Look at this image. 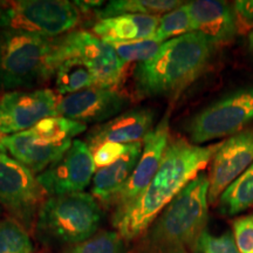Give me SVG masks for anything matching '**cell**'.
Returning a JSON list of instances; mask_svg holds the SVG:
<instances>
[{
  "label": "cell",
  "mask_w": 253,
  "mask_h": 253,
  "mask_svg": "<svg viewBox=\"0 0 253 253\" xmlns=\"http://www.w3.org/2000/svg\"><path fill=\"white\" fill-rule=\"evenodd\" d=\"M221 145H197L184 138L169 142L149 185L137 198L114 211L113 226L123 240H132L149 229L162 211L211 162Z\"/></svg>",
  "instance_id": "obj_1"
},
{
  "label": "cell",
  "mask_w": 253,
  "mask_h": 253,
  "mask_svg": "<svg viewBox=\"0 0 253 253\" xmlns=\"http://www.w3.org/2000/svg\"><path fill=\"white\" fill-rule=\"evenodd\" d=\"M216 48L196 32L166 41L154 58L136 66L135 94L142 99L178 96L207 71Z\"/></svg>",
  "instance_id": "obj_2"
},
{
  "label": "cell",
  "mask_w": 253,
  "mask_h": 253,
  "mask_svg": "<svg viewBox=\"0 0 253 253\" xmlns=\"http://www.w3.org/2000/svg\"><path fill=\"white\" fill-rule=\"evenodd\" d=\"M208 196L209 177L199 173L145 231L140 253H188L207 226Z\"/></svg>",
  "instance_id": "obj_3"
},
{
  "label": "cell",
  "mask_w": 253,
  "mask_h": 253,
  "mask_svg": "<svg viewBox=\"0 0 253 253\" xmlns=\"http://www.w3.org/2000/svg\"><path fill=\"white\" fill-rule=\"evenodd\" d=\"M55 39L0 31V91L30 89L55 73Z\"/></svg>",
  "instance_id": "obj_4"
},
{
  "label": "cell",
  "mask_w": 253,
  "mask_h": 253,
  "mask_svg": "<svg viewBox=\"0 0 253 253\" xmlns=\"http://www.w3.org/2000/svg\"><path fill=\"white\" fill-rule=\"evenodd\" d=\"M102 210L91 194L77 192L48 196L37 217L42 238L63 245H77L97 233Z\"/></svg>",
  "instance_id": "obj_5"
},
{
  "label": "cell",
  "mask_w": 253,
  "mask_h": 253,
  "mask_svg": "<svg viewBox=\"0 0 253 253\" xmlns=\"http://www.w3.org/2000/svg\"><path fill=\"white\" fill-rule=\"evenodd\" d=\"M80 14L74 1L67 0H0V31L55 39L74 30Z\"/></svg>",
  "instance_id": "obj_6"
},
{
  "label": "cell",
  "mask_w": 253,
  "mask_h": 253,
  "mask_svg": "<svg viewBox=\"0 0 253 253\" xmlns=\"http://www.w3.org/2000/svg\"><path fill=\"white\" fill-rule=\"evenodd\" d=\"M253 121V84L224 95L190 120L191 143L201 145L244 130Z\"/></svg>",
  "instance_id": "obj_7"
},
{
  "label": "cell",
  "mask_w": 253,
  "mask_h": 253,
  "mask_svg": "<svg viewBox=\"0 0 253 253\" xmlns=\"http://www.w3.org/2000/svg\"><path fill=\"white\" fill-rule=\"evenodd\" d=\"M79 59L96 77L97 87L116 89L125 74L126 63L110 43L86 31H72L56 38L55 67L66 59ZM56 69V68H55Z\"/></svg>",
  "instance_id": "obj_8"
},
{
  "label": "cell",
  "mask_w": 253,
  "mask_h": 253,
  "mask_svg": "<svg viewBox=\"0 0 253 253\" xmlns=\"http://www.w3.org/2000/svg\"><path fill=\"white\" fill-rule=\"evenodd\" d=\"M47 197L37 176L28 168L0 153V207L9 216L27 230L31 229Z\"/></svg>",
  "instance_id": "obj_9"
},
{
  "label": "cell",
  "mask_w": 253,
  "mask_h": 253,
  "mask_svg": "<svg viewBox=\"0 0 253 253\" xmlns=\"http://www.w3.org/2000/svg\"><path fill=\"white\" fill-rule=\"evenodd\" d=\"M58 101L50 89L6 91L0 96V135L30 130L43 119L58 116Z\"/></svg>",
  "instance_id": "obj_10"
},
{
  "label": "cell",
  "mask_w": 253,
  "mask_h": 253,
  "mask_svg": "<svg viewBox=\"0 0 253 253\" xmlns=\"http://www.w3.org/2000/svg\"><path fill=\"white\" fill-rule=\"evenodd\" d=\"M96 170L89 145L73 140L69 149L37 178L47 196L77 194L89 186Z\"/></svg>",
  "instance_id": "obj_11"
},
{
  "label": "cell",
  "mask_w": 253,
  "mask_h": 253,
  "mask_svg": "<svg viewBox=\"0 0 253 253\" xmlns=\"http://www.w3.org/2000/svg\"><path fill=\"white\" fill-rule=\"evenodd\" d=\"M253 164V126L230 136L211 160L209 172V204L218 203L220 195Z\"/></svg>",
  "instance_id": "obj_12"
},
{
  "label": "cell",
  "mask_w": 253,
  "mask_h": 253,
  "mask_svg": "<svg viewBox=\"0 0 253 253\" xmlns=\"http://www.w3.org/2000/svg\"><path fill=\"white\" fill-rule=\"evenodd\" d=\"M130 101L118 89L91 87L78 93L66 95L58 101L59 116L88 123H104L122 114Z\"/></svg>",
  "instance_id": "obj_13"
},
{
  "label": "cell",
  "mask_w": 253,
  "mask_h": 253,
  "mask_svg": "<svg viewBox=\"0 0 253 253\" xmlns=\"http://www.w3.org/2000/svg\"><path fill=\"white\" fill-rule=\"evenodd\" d=\"M169 142L170 126L169 113H168L143 140V150L137 166L135 167L134 171L125 186L113 198L109 208L119 210L140 196L157 172Z\"/></svg>",
  "instance_id": "obj_14"
},
{
  "label": "cell",
  "mask_w": 253,
  "mask_h": 253,
  "mask_svg": "<svg viewBox=\"0 0 253 253\" xmlns=\"http://www.w3.org/2000/svg\"><path fill=\"white\" fill-rule=\"evenodd\" d=\"M154 112L148 108H134L95 126L88 132L87 142L93 151L100 144L112 142L131 144L143 142L154 129Z\"/></svg>",
  "instance_id": "obj_15"
},
{
  "label": "cell",
  "mask_w": 253,
  "mask_h": 253,
  "mask_svg": "<svg viewBox=\"0 0 253 253\" xmlns=\"http://www.w3.org/2000/svg\"><path fill=\"white\" fill-rule=\"evenodd\" d=\"M192 30L218 46L230 42L238 33V15L235 7L217 0L188 2Z\"/></svg>",
  "instance_id": "obj_16"
},
{
  "label": "cell",
  "mask_w": 253,
  "mask_h": 253,
  "mask_svg": "<svg viewBox=\"0 0 253 253\" xmlns=\"http://www.w3.org/2000/svg\"><path fill=\"white\" fill-rule=\"evenodd\" d=\"M73 141L58 144L41 143L34 140L26 130L14 135L2 136L0 153L14 158L38 176L56 162L69 149Z\"/></svg>",
  "instance_id": "obj_17"
},
{
  "label": "cell",
  "mask_w": 253,
  "mask_h": 253,
  "mask_svg": "<svg viewBox=\"0 0 253 253\" xmlns=\"http://www.w3.org/2000/svg\"><path fill=\"white\" fill-rule=\"evenodd\" d=\"M142 150L143 142L131 143L126 153L119 161L96 170L91 182V195L97 199V202L109 208L113 198L125 186L137 166Z\"/></svg>",
  "instance_id": "obj_18"
},
{
  "label": "cell",
  "mask_w": 253,
  "mask_h": 253,
  "mask_svg": "<svg viewBox=\"0 0 253 253\" xmlns=\"http://www.w3.org/2000/svg\"><path fill=\"white\" fill-rule=\"evenodd\" d=\"M160 17L144 14H123L100 19L91 28L93 34L106 42H128L151 39L158 26Z\"/></svg>",
  "instance_id": "obj_19"
},
{
  "label": "cell",
  "mask_w": 253,
  "mask_h": 253,
  "mask_svg": "<svg viewBox=\"0 0 253 253\" xmlns=\"http://www.w3.org/2000/svg\"><path fill=\"white\" fill-rule=\"evenodd\" d=\"M53 77L56 93L62 96L97 86L93 71L81 60L74 58L60 62Z\"/></svg>",
  "instance_id": "obj_20"
},
{
  "label": "cell",
  "mask_w": 253,
  "mask_h": 253,
  "mask_svg": "<svg viewBox=\"0 0 253 253\" xmlns=\"http://www.w3.org/2000/svg\"><path fill=\"white\" fill-rule=\"evenodd\" d=\"M183 4L184 1H177V0H112L106 2V5L101 9H97L96 14L100 19L123 14H144L160 17Z\"/></svg>",
  "instance_id": "obj_21"
},
{
  "label": "cell",
  "mask_w": 253,
  "mask_h": 253,
  "mask_svg": "<svg viewBox=\"0 0 253 253\" xmlns=\"http://www.w3.org/2000/svg\"><path fill=\"white\" fill-rule=\"evenodd\" d=\"M87 130V125L62 118L52 116L43 119L33 128L27 130L34 140L46 144H58L72 141L73 137Z\"/></svg>",
  "instance_id": "obj_22"
},
{
  "label": "cell",
  "mask_w": 253,
  "mask_h": 253,
  "mask_svg": "<svg viewBox=\"0 0 253 253\" xmlns=\"http://www.w3.org/2000/svg\"><path fill=\"white\" fill-rule=\"evenodd\" d=\"M253 207V164L225 189L218 199L221 214L235 216Z\"/></svg>",
  "instance_id": "obj_23"
},
{
  "label": "cell",
  "mask_w": 253,
  "mask_h": 253,
  "mask_svg": "<svg viewBox=\"0 0 253 253\" xmlns=\"http://www.w3.org/2000/svg\"><path fill=\"white\" fill-rule=\"evenodd\" d=\"M191 19H190L188 2L168 12L167 14L160 17L158 26L151 39L160 43H164L175 38L192 33Z\"/></svg>",
  "instance_id": "obj_24"
},
{
  "label": "cell",
  "mask_w": 253,
  "mask_h": 253,
  "mask_svg": "<svg viewBox=\"0 0 253 253\" xmlns=\"http://www.w3.org/2000/svg\"><path fill=\"white\" fill-rule=\"evenodd\" d=\"M33 244L20 221L8 216L0 219V253H32Z\"/></svg>",
  "instance_id": "obj_25"
},
{
  "label": "cell",
  "mask_w": 253,
  "mask_h": 253,
  "mask_svg": "<svg viewBox=\"0 0 253 253\" xmlns=\"http://www.w3.org/2000/svg\"><path fill=\"white\" fill-rule=\"evenodd\" d=\"M65 253H123V239L116 231H100Z\"/></svg>",
  "instance_id": "obj_26"
},
{
  "label": "cell",
  "mask_w": 253,
  "mask_h": 253,
  "mask_svg": "<svg viewBox=\"0 0 253 253\" xmlns=\"http://www.w3.org/2000/svg\"><path fill=\"white\" fill-rule=\"evenodd\" d=\"M110 45L113 46V48L118 53L119 58L123 62H138V65H140V63L147 62L151 58H154L162 46V43L153 39H145L128 41V42H113Z\"/></svg>",
  "instance_id": "obj_27"
},
{
  "label": "cell",
  "mask_w": 253,
  "mask_h": 253,
  "mask_svg": "<svg viewBox=\"0 0 253 253\" xmlns=\"http://www.w3.org/2000/svg\"><path fill=\"white\" fill-rule=\"evenodd\" d=\"M191 250L194 253H240L233 233L230 231L214 236L204 230Z\"/></svg>",
  "instance_id": "obj_28"
},
{
  "label": "cell",
  "mask_w": 253,
  "mask_h": 253,
  "mask_svg": "<svg viewBox=\"0 0 253 253\" xmlns=\"http://www.w3.org/2000/svg\"><path fill=\"white\" fill-rule=\"evenodd\" d=\"M232 231L239 252L253 253V213L233 220Z\"/></svg>",
  "instance_id": "obj_29"
},
{
  "label": "cell",
  "mask_w": 253,
  "mask_h": 253,
  "mask_svg": "<svg viewBox=\"0 0 253 253\" xmlns=\"http://www.w3.org/2000/svg\"><path fill=\"white\" fill-rule=\"evenodd\" d=\"M130 144H120V143H107L100 144L99 147L93 150V158L96 169L108 167L110 164L119 161L123 155L126 153Z\"/></svg>",
  "instance_id": "obj_30"
},
{
  "label": "cell",
  "mask_w": 253,
  "mask_h": 253,
  "mask_svg": "<svg viewBox=\"0 0 253 253\" xmlns=\"http://www.w3.org/2000/svg\"><path fill=\"white\" fill-rule=\"evenodd\" d=\"M237 15L248 23H253V0H240L233 4Z\"/></svg>",
  "instance_id": "obj_31"
},
{
  "label": "cell",
  "mask_w": 253,
  "mask_h": 253,
  "mask_svg": "<svg viewBox=\"0 0 253 253\" xmlns=\"http://www.w3.org/2000/svg\"><path fill=\"white\" fill-rule=\"evenodd\" d=\"M74 4L77 5V7L79 8V11L82 12H89L90 9H96V8H100V7H103L104 4L106 2L104 1H99V0H96V1H93V0H87V1H80V0H78V1H74Z\"/></svg>",
  "instance_id": "obj_32"
},
{
  "label": "cell",
  "mask_w": 253,
  "mask_h": 253,
  "mask_svg": "<svg viewBox=\"0 0 253 253\" xmlns=\"http://www.w3.org/2000/svg\"><path fill=\"white\" fill-rule=\"evenodd\" d=\"M249 50L253 56V31L249 34Z\"/></svg>",
  "instance_id": "obj_33"
},
{
  "label": "cell",
  "mask_w": 253,
  "mask_h": 253,
  "mask_svg": "<svg viewBox=\"0 0 253 253\" xmlns=\"http://www.w3.org/2000/svg\"><path fill=\"white\" fill-rule=\"evenodd\" d=\"M0 216H1V207H0Z\"/></svg>",
  "instance_id": "obj_34"
},
{
  "label": "cell",
  "mask_w": 253,
  "mask_h": 253,
  "mask_svg": "<svg viewBox=\"0 0 253 253\" xmlns=\"http://www.w3.org/2000/svg\"><path fill=\"white\" fill-rule=\"evenodd\" d=\"M1 138H2V136H1V135H0V142H1Z\"/></svg>",
  "instance_id": "obj_35"
}]
</instances>
